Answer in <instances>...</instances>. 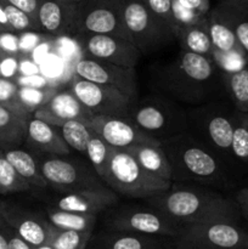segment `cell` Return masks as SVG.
Segmentation results:
<instances>
[{"instance_id": "cell-6", "label": "cell", "mask_w": 248, "mask_h": 249, "mask_svg": "<svg viewBox=\"0 0 248 249\" xmlns=\"http://www.w3.org/2000/svg\"><path fill=\"white\" fill-rule=\"evenodd\" d=\"M102 181L121 198L139 201L157 196L172 185L143 169L128 151L116 148L112 151Z\"/></svg>"}, {"instance_id": "cell-38", "label": "cell", "mask_w": 248, "mask_h": 249, "mask_svg": "<svg viewBox=\"0 0 248 249\" xmlns=\"http://www.w3.org/2000/svg\"><path fill=\"white\" fill-rule=\"evenodd\" d=\"M17 92H18V85L14 80L0 77V105L27 113L19 105Z\"/></svg>"}, {"instance_id": "cell-23", "label": "cell", "mask_w": 248, "mask_h": 249, "mask_svg": "<svg viewBox=\"0 0 248 249\" xmlns=\"http://www.w3.org/2000/svg\"><path fill=\"white\" fill-rule=\"evenodd\" d=\"M1 148V147H0ZM5 156L10 160L19 177L31 186L32 192L48 189V184L41 175L38 158L34 152L24 145L16 147H4Z\"/></svg>"}, {"instance_id": "cell-37", "label": "cell", "mask_w": 248, "mask_h": 249, "mask_svg": "<svg viewBox=\"0 0 248 249\" xmlns=\"http://www.w3.org/2000/svg\"><path fill=\"white\" fill-rule=\"evenodd\" d=\"M153 15L167 24L175 36V22L173 16V0H140Z\"/></svg>"}, {"instance_id": "cell-26", "label": "cell", "mask_w": 248, "mask_h": 249, "mask_svg": "<svg viewBox=\"0 0 248 249\" xmlns=\"http://www.w3.org/2000/svg\"><path fill=\"white\" fill-rule=\"evenodd\" d=\"M175 40L181 50L213 60V45L207 29L206 18L191 26L182 27L175 32Z\"/></svg>"}, {"instance_id": "cell-47", "label": "cell", "mask_w": 248, "mask_h": 249, "mask_svg": "<svg viewBox=\"0 0 248 249\" xmlns=\"http://www.w3.org/2000/svg\"><path fill=\"white\" fill-rule=\"evenodd\" d=\"M0 249H9V241H7L6 223L0 214Z\"/></svg>"}, {"instance_id": "cell-45", "label": "cell", "mask_w": 248, "mask_h": 249, "mask_svg": "<svg viewBox=\"0 0 248 249\" xmlns=\"http://www.w3.org/2000/svg\"><path fill=\"white\" fill-rule=\"evenodd\" d=\"M6 1L36 19V12H38V6L40 0H6Z\"/></svg>"}, {"instance_id": "cell-55", "label": "cell", "mask_w": 248, "mask_h": 249, "mask_svg": "<svg viewBox=\"0 0 248 249\" xmlns=\"http://www.w3.org/2000/svg\"><path fill=\"white\" fill-rule=\"evenodd\" d=\"M173 249H174V248H173Z\"/></svg>"}, {"instance_id": "cell-17", "label": "cell", "mask_w": 248, "mask_h": 249, "mask_svg": "<svg viewBox=\"0 0 248 249\" xmlns=\"http://www.w3.org/2000/svg\"><path fill=\"white\" fill-rule=\"evenodd\" d=\"M89 126L116 150H128L142 143H160L141 133L128 116H95Z\"/></svg>"}, {"instance_id": "cell-42", "label": "cell", "mask_w": 248, "mask_h": 249, "mask_svg": "<svg viewBox=\"0 0 248 249\" xmlns=\"http://www.w3.org/2000/svg\"><path fill=\"white\" fill-rule=\"evenodd\" d=\"M173 1L177 2L180 6L201 17H206L212 10L211 0H173Z\"/></svg>"}, {"instance_id": "cell-41", "label": "cell", "mask_w": 248, "mask_h": 249, "mask_svg": "<svg viewBox=\"0 0 248 249\" xmlns=\"http://www.w3.org/2000/svg\"><path fill=\"white\" fill-rule=\"evenodd\" d=\"M19 60L17 56H1L0 57V77L14 80L19 74Z\"/></svg>"}, {"instance_id": "cell-15", "label": "cell", "mask_w": 248, "mask_h": 249, "mask_svg": "<svg viewBox=\"0 0 248 249\" xmlns=\"http://www.w3.org/2000/svg\"><path fill=\"white\" fill-rule=\"evenodd\" d=\"M68 88L94 116H128L129 107L133 102L114 88L96 84L77 75Z\"/></svg>"}, {"instance_id": "cell-44", "label": "cell", "mask_w": 248, "mask_h": 249, "mask_svg": "<svg viewBox=\"0 0 248 249\" xmlns=\"http://www.w3.org/2000/svg\"><path fill=\"white\" fill-rule=\"evenodd\" d=\"M232 197L237 204L241 216L248 226V187H242V189L237 190L235 195H232Z\"/></svg>"}, {"instance_id": "cell-2", "label": "cell", "mask_w": 248, "mask_h": 249, "mask_svg": "<svg viewBox=\"0 0 248 249\" xmlns=\"http://www.w3.org/2000/svg\"><path fill=\"white\" fill-rule=\"evenodd\" d=\"M177 226L214 220L242 221L230 194L198 184L172 182L169 189L146 199Z\"/></svg>"}, {"instance_id": "cell-40", "label": "cell", "mask_w": 248, "mask_h": 249, "mask_svg": "<svg viewBox=\"0 0 248 249\" xmlns=\"http://www.w3.org/2000/svg\"><path fill=\"white\" fill-rule=\"evenodd\" d=\"M18 87L22 88H35V89H46L53 88L50 80L41 74H19L14 79Z\"/></svg>"}, {"instance_id": "cell-11", "label": "cell", "mask_w": 248, "mask_h": 249, "mask_svg": "<svg viewBox=\"0 0 248 249\" xmlns=\"http://www.w3.org/2000/svg\"><path fill=\"white\" fill-rule=\"evenodd\" d=\"M29 195L40 203L60 211L96 216H100L107 209L117 206L122 201L121 197L107 186L77 191H53L45 189L29 192Z\"/></svg>"}, {"instance_id": "cell-52", "label": "cell", "mask_w": 248, "mask_h": 249, "mask_svg": "<svg viewBox=\"0 0 248 249\" xmlns=\"http://www.w3.org/2000/svg\"><path fill=\"white\" fill-rule=\"evenodd\" d=\"M0 56H1V53H0Z\"/></svg>"}, {"instance_id": "cell-51", "label": "cell", "mask_w": 248, "mask_h": 249, "mask_svg": "<svg viewBox=\"0 0 248 249\" xmlns=\"http://www.w3.org/2000/svg\"><path fill=\"white\" fill-rule=\"evenodd\" d=\"M1 32H6V31H5V29H4V28H2V27H1V26H0V33H1Z\"/></svg>"}, {"instance_id": "cell-29", "label": "cell", "mask_w": 248, "mask_h": 249, "mask_svg": "<svg viewBox=\"0 0 248 249\" xmlns=\"http://www.w3.org/2000/svg\"><path fill=\"white\" fill-rule=\"evenodd\" d=\"M214 7L233 31L238 45L242 49L248 62V15L229 0H220Z\"/></svg>"}, {"instance_id": "cell-9", "label": "cell", "mask_w": 248, "mask_h": 249, "mask_svg": "<svg viewBox=\"0 0 248 249\" xmlns=\"http://www.w3.org/2000/svg\"><path fill=\"white\" fill-rule=\"evenodd\" d=\"M41 175L53 191H77L106 186L87 158L75 156L38 155Z\"/></svg>"}, {"instance_id": "cell-13", "label": "cell", "mask_w": 248, "mask_h": 249, "mask_svg": "<svg viewBox=\"0 0 248 249\" xmlns=\"http://www.w3.org/2000/svg\"><path fill=\"white\" fill-rule=\"evenodd\" d=\"M106 34L130 41L123 19L122 0H82L77 2L73 36Z\"/></svg>"}, {"instance_id": "cell-16", "label": "cell", "mask_w": 248, "mask_h": 249, "mask_svg": "<svg viewBox=\"0 0 248 249\" xmlns=\"http://www.w3.org/2000/svg\"><path fill=\"white\" fill-rule=\"evenodd\" d=\"M74 72L82 79L119 90L133 102L140 96L135 68L121 67L104 61L83 57L75 63Z\"/></svg>"}, {"instance_id": "cell-8", "label": "cell", "mask_w": 248, "mask_h": 249, "mask_svg": "<svg viewBox=\"0 0 248 249\" xmlns=\"http://www.w3.org/2000/svg\"><path fill=\"white\" fill-rule=\"evenodd\" d=\"M174 249H248V228L240 220H214L180 226Z\"/></svg>"}, {"instance_id": "cell-12", "label": "cell", "mask_w": 248, "mask_h": 249, "mask_svg": "<svg viewBox=\"0 0 248 249\" xmlns=\"http://www.w3.org/2000/svg\"><path fill=\"white\" fill-rule=\"evenodd\" d=\"M0 214L5 223L32 248L49 243L53 225L38 199L35 203L10 199L0 201Z\"/></svg>"}, {"instance_id": "cell-1", "label": "cell", "mask_w": 248, "mask_h": 249, "mask_svg": "<svg viewBox=\"0 0 248 249\" xmlns=\"http://www.w3.org/2000/svg\"><path fill=\"white\" fill-rule=\"evenodd\" d=\"M150 82L155 94L184 107L228 99L223 73L214 60L181 49L152 66Z\"/></svg>"}, {"instance_id": "cell-53", "label": "cell", "mask_w": 248, "mask_h": 249, "mask_svg": "<svg viewBox=\"0 0 248 249\" xmlns=\"http://www.w3.org/2000/svg\"><path fill=\"white\" fill-rule=\"evenodd\" d=\"M0 57H1V56H0Z\"/></svg>"}, {"instance_id": "cell-31", "label": "cell", "mask_w": 248, "mask_h": 249, "mask_svg": "<svg viewBox=\"0 0 248 249\" xmlns=\"http://www.w3.org/2000/svg\"><path fill=\"white\" fill-rule=\"evenodd\" d=\"M31 186L19 177L18 173L0 148V195L12 196V195L29 194Z\"/></svg>"}, {"instance_id": "cell-34", "label": "cell", "mask_w": 248, "mask_h": 249, "mask_svg": "<svg viewBox=\"0 0 248 249\" xmlns=\"http://www.w3.org/2000/svg\"><path fill=\"white\" fill-rule=\"evenodd\" d=\"M92 233L89 231L61 230L53 226L48 245L53 249H87Z\"/></svg>"}, {"instance_id": "cell-33", "label": "cell", "mask_w": 248, "mask_h": 249, "mask_svg": "<svg viewBox=\"0 0 248 249\" xmlns=\"http://www.w3.org/2000/svg\"><path fill=\"white\" fill-rule=\"evenodd\" d=\"M112 151H113V147L109 146L99 134L92 130L89 142H88L87 160L94 167L95 172L101 179L105 174Z\"/></svg>"}, {"instance_id": "cell-21", "label": "cell", "mask_w": 248, "mask_h": 249, "mask_svg": "<svg viewBox=\"0 0 248 249\" xmlns=\"http://www.w3.org/2000/svg\"><path fill=\"white\" fill-rule=\"evenodd\" d=\"M23 145L38 155L66 156L73 153L61 136L57 126L35 118L33 114L27 119L26 139Z\"/></svg>"}, {"instance_id": "cell-14", "label": "cell", "mask_w": 248, "mask_h": 249, "mask_svg": "<svg viewBox=\"0 0 248 249\" xmlns=\"http://www.w3.org/2000/svg\"><path fill=\"white\" fill-rule=\"evenodd\" d=\"M84 57L104 61L125 68H135L142 57L131 41L106 34H77Z\"/></svg>"}, {"instance_id": "cell-43", "label": "cell", "mask_w": 248, "mask_h": 249, "mask_svg": "<svg viewBox=\"0 0 248 249\" xmlns=\"http://www.w3.org/2000/svg\"><path fill=\"white\" fill-rule=\"evenodd\" d=\"M41 33L36 32H27V33H21L18 36L19 39V53L21 57H24L27 53H31L35 48V44L38 45L40 39L38 38Z\"/></svg>"}, {"instance_id": "cell-46", "label": "cell", "mask_w": 248, "mask_h": 249, "mask_svg": "<svg viewBox=\"0 0 248 249\" xmlns=\"http://www.w3.org/2000/svg\"><path fill=\"white\" fill-rule=\"evenodd\" d=\"M7 241H9V249H33L24 240H22L11 228L6 224Z\"/></svg>"}, {"instance_id": "cell-27", "label": "cell", "mask_w": 248, "mask_h": 249, "mask_svg": "<svg viewBox=\"0 0 248 249\" xmlns=\"http://www.w3.org/2000/svg\"><path fill=\"white\" fill-rule=\"evenodd\" d=\"M43 206L45 208L49 221L53 228L61 229V230L89 231V232H94L96 230L97 224H99V216L60 211V209L53 208V207L45 206V204Z\"/></svg>"}, {"instance_id": "cell-30", "label": "cell", "mask_w": 248, "mask_h": 249, "mask_svg": "<svg viewBox=\"0 0 248 249\" xmlns=\"http://www.w3.org/2000/svg\"><path fill=\"white\" fill-rule=\"evenodd\" d=\"M231 157L233 169L245 165L248 167V116L236 111L233 122L232 142H231Z\"/></svg>"}, {"instance_id": "cell-7", "label": "cell", "mask_w": 248, "mask_h": 249, "mask_svg": "<svg viewBox=\"0 0 248 249\" xmlns=\"http://www.w3.org/2000/svg\"><path fill=\"white\" fill-rule=\"evenodd\" d=\"M97 226L107 230L170 238H174L179 231V226L159 209L139 199L121 201L117 206L107 209L99 216Z\"/></svg>"}, {"instance_id": "cell-36", "label": "cell", "mask_w": 248, "mask_h": 249, "mask_svg": "<svg viewBox=\"0 0 248 249\" xmlns=\"http://www.w3.org/2000/svg\"><path fill=\"white\" fill-rule=\"evenodd\" d=\"M4 10L5 14H6V18L7 22H9L10 28H11V31L14 33L21 34L27 33V32H36V33H40L39 32L38 22H36L35 18L29 16L28 14H26L22 10L15 7L14 5L9 4L6 0L4 2Z\"/></svg>"}, {"instance_id": "cell-54", "label": "cell", "mask_w": 248, "mask_h": 249, "mask_svg": "<svg viewBox=\"0 0 248 249\" xmlns=\"http://www.w3.org/2000/svg\"><path fill=\"white\" fill-rule=\"evenodd\" d=\"M80 1H82V0H80Z\"/></svg>"}, {"instance_id": "cell-4", "label": "cell", "mask_w": 248, "mask_h": 249, "mask_svg": "<svg viewBox=\"0 0 248 249\" xmlns=\"http://www.w3.org/2000/svg\"><path fill=\"white\" fill-rule=\"evenodd\" d=\"M236 109L229 99L216 100L195 107H186L187 130L213 151L232 172L231 142Z\"/></svg>"}, {"instance_id": "cell-5", "label": "cell", "mask_w": 248, "mask_h": 249, "mask_svg": "<svg viewBox=\"0 0 248 249\" xmlns=\"http://www.w3.org/2000/svg\"><path fill=\"white\" fill-rule=\"evenodd\" d=\"M128 117L141 133L158 142L187 130L186 107L155 92L131 102Z\"/></svg>"}, {"instance_id": "cell-19", "label": "cell", "mask_w": 248, "mask_h": 249, "mask_svg": "<svg viewBox=\"0 0 248 249\" xmlns=\"http://www.w3.org/2000/svg\"><path fill=\"white\" fill-rule=\"evenodd\" d=\"M173 238L96 228L87 249H173Z\"/></svg>"}, {"instance_id": "cell-18", "label": "cell", "mask_w": 248, "mask_h": 249, "mask_svg": "<svg viewBox=\"0 0 248 249\" xmlns=\"http://www.w3.org/2000/svg\"><path fill=\"white\" fill-rule=\"evenodd\" d=\"M33 116L57 128L70 121L82 122L89 125L95 117L70 88L61 91L58 90L44 106L34 112Z\"/></svg>"}, {"instance_id": "cell-3", "label": "cell", "mask_w": 248, "mask_h": 249, "mask_svg": "<svg viewBox=\"0 0 248 249\" xmlns=\"http://www.w3.org/2000/svg\"><path fill=\"white\" fill-rule=\"evenodd\" d=\"M172 169V182L198 184L230 194L235 175L230 168L189 131L160 142Z\"/></svg>"}, {"instance_id": "cell-20", "label": "cell", "mask_w": 248, "mask_h": 249, "mask_svg": "<svg viewBox=\"0 0 248 249\" xmlns=\"http://www.w3.org/2000/svg\"><path fill=\"white\" fill-rule=\"evenodd\" d=\"M77 18V2L40 0L36 12L39 32L44 36L73 34Z\"/></svg>"}, {"instance_id": "cell-32", "label": "cell", "mask_w": 248, "mask_h": 249, "mask_svg": "<svg viewBox=\"0 0 248 249\" xmlns=\"http://www.w3.org/2000/svg\"><path fill=\"white\" fill-rule=\"evenodd\" d=\"M61 136L67 143L72 152L79 153V156L87 158V147L92 129L87 124L77 121H70L58 126Z\"/></svg>"}, {"instance_id": "cell-22", "label": "cell", "mask_w": 248, "mask_h": 249, "mask_svg": "<svg viewBox=\"0 0 248 249\" xmlns=\"http://www.w3.org/2000/svg\"><path fill=\"white\" fill-rule=\"evenodd\" d=\"M207 29L211 36L213 45V60L224 56H243L242 49L238 45L235 33L229 26L228 22L216 11L215 7H212L206 16Z\"/></svg>"}, {"instance_id": "cell-10", "label": "cell", "mask_w": 248, "mask_h": 249, "mask_svg": "<svg viewBox=\"0 0 248 249\" xmlns=\"http://www.w3.org/2000/svg\"><path fill=\"white\" fill-rule=\"evenodd\" d=\"M123 19L131 43L141 55H150L175 40L172 29L140 0H122Z\"/></svg>"}, {"instance_id": "cell-24", "label": "cell", "mask_w": 248, "mask_h": 249, "mask_svg": "<svg viewBox=\"0 0 248 249\" xmlns=\"http://www.w3.org/2000/svg\"><path fill=\"white\" fill-rule=\"evenodd\" d=\"M129 153L150 174L172 182V169L160 143H142L129 147Z\"/></svg>"}, {"instance_id": "cell-35", "label": "cell", "mask_w": 248, "mask_h": 249, "mask_svg": "<svg viewBox=\"0 0 248 249\" xmlns=\"http://www.w3.org/2000/svg\"><path fill=\"white\" fill-rule=\"evenodd\" d=\"M57 88H46V89H35V88L18 87L17 99L22 108L28 114L34 112L46 104L53 95L57 92Z\"/></svg>"}, {"instance_id": "cell-50", "label": "cell", "mask_w": 248, "mask_h": 249, "mask_svg": "<svg viewBox=\"0 0 248 249\" xmlns=\"http://www.w3.org/2000/svg\"><path fill=\"white\" fill-rule=\"evenodd\" d=\"M58 1H71V2H79L80 0H58Z\"/></svg>"}, {"instance_id": "cell-49", "label": "cell", "mask_w": 248, "mask_h": 249, "mask_svg": "<svg viewBox=\"0 0 248 249\" xmlns=\"http://www.w3.org/2000/svg\"><path fill=\"white\" fill-rule=\"evenodd\" d=\"M33 249H53L51 247L50 245H44V246H40V247H36V248H33Z\"/></svg>"}, {"instance_id": "cell-39", "label": "cell", "mask_w": 248, "mask_h": 249, "mask_svg": "<svg viewBox=\"0 0 248 249\" xmlns=\"http://www.w3.org/2000/svg\"><path fill=\"white\" fill-rule=\"evenodd\" d=\"M0 53L1 56L21 57L18 34L14 33V32H1L0 33Z\"/></svg>"}, {"instance_id": "cell-28", "label": "cell", "mask_w": 248, "mask_h": 249, "mask_svg": "<svg viewBox=\"0 0 248 249\" xmlns=\"http://www.w3.org/2000/svg\"><path fill=\"white\" fill-rule=\"evenodd\" d=\"M229 101L240 113L248 116V63L232 73H223Z\"/></svg>"}, {"instance_id": "cell-48", "label": "cell", "mask_w": 248, "mask_h": 249, "mask_svg": "<svg viewBox=\"0 0 248 249\" xmlns=\"http://www.w3.org/2000/svg\"><path fill=\"white\" fill-rule=\"evenodd\" d=\"M229 1L232 2L238 9L242 10L246 15H248V0H229Z\"/></svg>"}, {"instance_id": "cell-25", "label": "cell", "mask_w": 248, "mask_h": 249, "mask_svg": "<svg viewBox=\"0 0 248 249\" xmlns=\"http://www.w3.org/2000/svg\"><path fill=\"white\" fill-rule=\"evenodd\" d=\"M29 116L31 114L0 105V147L23 145Z\"/></svg>"}]
</instances>
